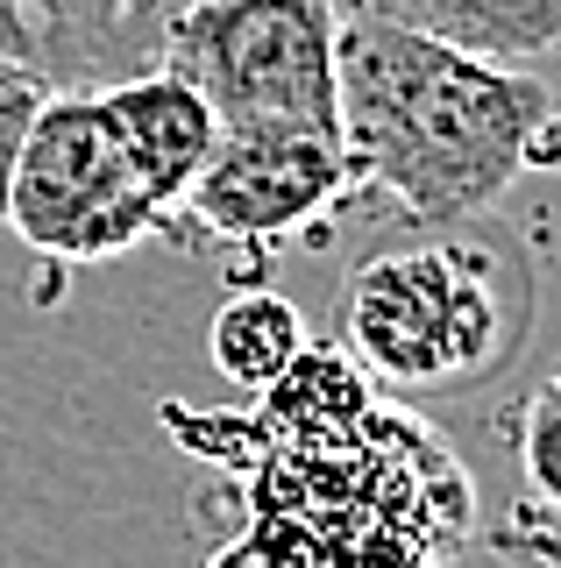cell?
Here are the masks:
<instances>
[{
  "label": "cell",
  "instance_id": "4",
  "mask_svg": "<svg viewBox=\"0 0 561 568\" xmlns=\"http://www.w3.org/2000/svg\"><path fill=\"white\" fill-rule=\"evenodd\" d=\"M348 355L391 384H441L498 342V292L469 248H398L348 277Z\"/></svg>",
  "mask_w": 561,
  "mask_h": 568
},
{
  "label": "cell",
  "instance_id": "8",
  "mask_svg": "<svg viewBox=\"0 0 561 568\" xmlns=\"http://www.w3.org/2000/svg\"><path fill=\"white\" fill-rule=\"evenodd\" d=\"M363 8L455 50H477L490 64H533L561 50V0H363Z\"/></svg>",
  "mask_w": 561,
  "mask_h": 568
},
{
  "label": "cell",
  "instance_id": "10",
  "mask_svg": "<svg viewBox=\"0 0 561 568\" xmlns=\"http://www.w3.org/2000/svg\"><path fill=\"white\" fill-rule=\"evenodd\" d=\"M519 469L533 484L540 505L561 511V377H548L526 405V426H519Z\"/></svg>",
  "mask_w": 561,
  "mask_h": 568
},
{
  "label": "cell",
  "instance_id": "1",
  "mask_svg": "<svg viewBox=\"0 0 561 568\" xmlns=\"http://www.w3.org/2000/svg\"><path fill=\"white\" fill-rule=\"evenodd\" d=\"M335 100L348 178L391 192L419 227H469L533 164H561V106L526 64H490L370 8L335 29Z\"/></svg>",
  "mask_w": 561,
  "mask_h": 568
},
{
  "label": "cell",
  "instance_id": "3",
  "mask_svg": "<svg viewBox=\"0 0 561 568\" xmlns=\"http://www.w3.org/2000/svg\"><path fill=\"white\" fill-rule=\"evenodd\" d=\"M335 0H178L156 36V64L235 121H306L341 129L335 100Z\"/></svg>",
  "mask_w": 561,
  "mask_h": 568
},
{
  "label": "cell",
  "instance_id": "2",
  "mask_svg": "<svg viewBox=\"0 0 561 568\" xmlns=\"http://www.w3.org/2000/svg\"><path fill=\"white\" fill-rule=\"evenodd\" d=\"M171 221L178 213L143 171L108 85H50L14 150L0 227H14L50 263H108Z\"/></svg>",
  "mask_w": 561,
  "mask_h": 568
},
{
  "label": "cell",
  "instance_id": "12",
  "mask_svg": "<svg viewBox=\"0 0 561 568\" xmlns=\"http://www.w3.org/2000/svg\"><path fill=\"white\" fill-rule=\"evenodd\" d=\"M554 377H561V355H554Z\"/></svg>",
  "mask_w": 561,
  "mask_h": 568
},
{
  "label": "cell",
  "instance_id": "5",
  "mask_svg": "<svg viewBox=\"0 0 561 568\" xmlns=\"http://www.w3.org/2000/svg\"><path fill=\"white\" fill-rule=\"evenodd\" d=\"M356 185L341 129L306 121H235L214 129V150L192 171L178 213L214 242H277L299 235Z\"/></svg>",
  "mask_w": 561,
  "mask_h": 568
},
{
  "label": "cell",
  "instance_id": "6",
  "mask_svg": "<svg viewBox=\"0 0 561 568\" xmlns=\"http://www.w3.org/2000/svg\"><path fill=\"white\" fill-rule=\"evenodd\" d=\"M178 0H0V50L50 85H100L156 64V36Z\"/></svg>",
  "mask_w": 561,
  "mask_h": 568
},
{
  "label": "cell",
  "instance_id": "11",
  "mask_svg": "<svg viewBox=\"0 0 561 568\" xmlns=\"http://www.w3.org/2000/svg\"><path fill=\"white\" fill-rule=\"evenodd\" d=\"M43 93H50L43 71L0 50V206H8V171H14V150H22V135H29V121H37Z\"/></svg>",
  "mask_w": 561,
  "mask_h": 568
},
{
  "label": "cell",
  "instance_id": "9",
  "mask_svg": "<svg viewBox=\"0 0 561 568\" xmlns=\"http://www.w3.org/2000/svg\"><path fill=\"white\" fill-rule=\"evenodd\" d=\"M206 348H214V369H221L227 384L263 390V384L285 377L292 355L306 348V320H299V306H292V298H277V292H235V298L214 313Z\"/></svg>",
  "mask_w": 561,
  "mask_h": 568
},
{
  "label": "cell",
  "instance_id": "7",
  "mask_svg": "<svg viewBox=\"0 0 561 568\" xmlns=\"http://www.w3.org/2000/svg\"><path fill=\"white\" fill-rule=\"evenodd\" d=\"M100 85H108V106L121 114V129H129L143 171L156 178V192L171 200V213H178L192 171L206 164V150H214V106L164 64L121 71V79H100Z\"/></svg>",
  "mask_w": 561,
  "mask_h": 568
}]
</instances>
